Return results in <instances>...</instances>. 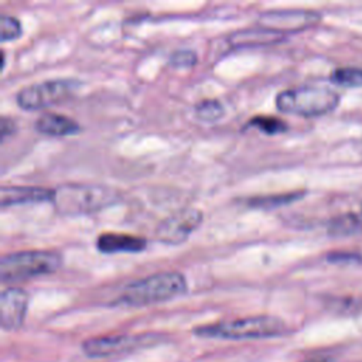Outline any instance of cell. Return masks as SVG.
Instances as JSON below:
<instances>
[{
	"mask_svg": "<svg viewBox=\"0 0 362 362\" xmlns=\"http://www.w3.org/2000/svg\"><path fill=\"white\" fill-rule=\"evenodd\" d=\"M122 192L100 182H64L52 189V206L64 216L90 215L117 204Z\"/></svg>",
	"mask_w": 362,
	"mask_h": 362,
	"instance_id": "cell-1",
	"label": "cell"
},
{
	"mask_svg": "<svg viewBox=\"0 0 362 362\" xmlns=\"http://www.w3.org/2000/svg\"><path fill=\"white\" fill-rule=\"evenodd\" d=\"M187 279L180 272H158L129 283L112 303L116 307H146L185 294Z\"/></svg>",
	"mask_w": 362,
	"mask_h": 362,
	"instance_id": "cell-2",
	"label": "cell"
},
{
	"mask_svg": "<svg viewBox=\"0 0 362 362\" xmlns=\"http://www.w3.org/2000/svg\"><path fill=\"white\" fill-rule=\"evenodd\" d=\"M192 332L199 338L212 339H263L286 334L287 325L274 315H250L199 325L195 327Z\"/></svg>",
	"mask_w": 362,
	"mask_h": 362,
	"instance_id": "cell-3",
	"label": "cell"
},
{
	"mask_svg": "<svg viewBox=\"0 0 362 362\" xmlns=\"http://www.w3.org/2000/svg\"><path fill=\"white\" fill-rule=\"evenodd\" d=\"M62 266V255L52 249L20 250L1 256V283H17L33 277L51 274Z\"/></svg>",
	"mask_w": 362,
	"mask_h": 362,
	"instance_id": "cell-4",
	"label": "cell"
},
{
	"mask_svg": "<svg viewBox=\"0 0 362 362\" xmlns=\"http://www.w3.org/2000/svg\"><path fill=\"white\" fill-rule=\"evenodd\" d=\"M339 103V95L325 86L300 85L280 90L276 96V107L288 115L304 117L322 116L332 112Z\"/></svg>",
	"mask_w": 362,
	"mask_h": 362,
	"instance_id": "cell-5",
	"label": "cell"
},
{
	"mask_svg": "<svg viewBox=\"0 0 362 362\" xmlns=\"http://www.w3.org/2000/svg\"><path fill=\"white\" fill-rule=\"evenodd\" d=\"M79 83L72 79H48L21 88L16 102L23 110H41L74 98Z\"/></svg>",
	"mask_w": 362,
	"mask_h": 362,
	"instance_id": "cell-6",
	"label": "cell"
},
{
	"mask_svg": "<svg viewBox=\"0 0 362 362\" xmlns=\"http://www.w3.org/2000/svg\"><path fill=\"white\" fill-rule=\"evenodd\" d=\"M154 342H157V337L150 334L100 335L85 339L82 342V352L89 358H106L123 352H130Z\"/></svg>",
	"mask_w": 362,
	"mask_h": 362,
	"instance_id": "cell-7",
	"label": "cell"
},
{
	"mask_svg": "<svg viewBox=\"0 0 362 362\" xmlns=\"http://www.w3.org/2000/svg\"><path fill=\"white\" fill-rule=\"evenodd\" d=\"M204 214L197 208H182L165 216L156 228V238L164 245L175 246L184 243L197 230Z\"/></svg>",
	"mask_w": 362,
	"mask_h": 362,
	"instance_id": "cell-8",
	"label": "cell"
},
{
	"mask_svg": "<svg viewBox=\"0 0 362 362\" xmlns=\"http://www.w3.org/2000/svg\"><path fill=\"white\" fill-rule=\"evenodd\" d=\"M321 16L310 10H273L263 11L257 17L259 27L281 35L305 30L320 21Z\"/></svg>",
	"mask_w": 362,
	"mask_h": 362,
	"instance_id": "cell-9",
	"label": "cell"
},
{
	"mask_svg": "<svg viewBox=\"0 0 362 362\" xmlns=\"http://www.w3.org/2000/svg\"><path fill=\"white\" fill-rule=\"evenodd\" d=\"M28 293L20 287H7L0 294V324L4 331H16L24 324L28 310Z\"/></svg>",
	"mask_w": 362,
	"mask_h": 362,
	"instance_id": "cell-10",
	"label": "cell"
},
{
	"mask_svg": "<svg viewBox=\"0 0 362 362\" xmlns=\"http://www.w3.org/2000/svg\"><path fill=\"white\" fill-rule=\"evenodd\" d=\"M96 249L100 253H137L143 252L147 246V240L143 236L119 233V232H103L96 238Z\"/></svg>",
	"mask_w": 362,
	"mask_h": 362,
	"instance_id": "cell-11",
	"label": "cell"
},
{
	"mask_svg": "<svg viewBox=\"0 0 362 362\" xmlns=\"http://www.w3.org/2000/svg\"><path fill=\"white\" fill-rule=\"evenodd\" d=\"M51 198L52 189L37 185H3L0 188V205L3 208L30 202H51Z\"/></svg>",
	"mask_w": 362,
	"mask_h": 362,
	"instance_id": "cell-12",
	"label": "cell"
},
{
	"mask_svg": "<svg viewBox=\"0 0 362 362\" xmlns=\"http://www.w3.org/2000/svg\"><path fill=\"white\" fill-rule=\"evenodd\" d=\"M34 129L44 136L66 137L76 134L81 130V126L69 116L55 112H45L37 117L34 122Z\"/></svg>",
	"mask_w": 362,
	"mask_h": 362,
	"instance_id": "cell-13",
	"label": "cell"
},
{
	"mask_svg": "<svg viewBox=\"0 0 362 362\" xmlns=\"http://www.w3.org/2000/svg\"><path fill=\"white\" fill-rule=\"evenodd\" d=\"M284 35L270 31L263 27L243 28L232 33L228 37L230 47L233 48H250V47H264L280 42Z\"/></svg>",
	"mask_w": 362,
	"mask_h": 362,
	"instance_id": "cell-14",
	"label": "cell"
},
{
	"mask_svg": "<svg viewBox=\"0 0 362 362\" xmlns=\"http://www.w3.org/2000/svg\"><path fill=\"white\" fill-rule=\"evenodd\" d=\"M304 191H291L283 194H267V195H255L245 199V204L249 208L255 209H274L283 205H288L300 198H303Z\"/></svg>",
	"mask_w": 362,
	"mask_h": 362,
	"instance_id": "cell-15",
	"label": "cell"
},
{
	"mask_svg": "<svg viewBox=\"0 0 362 362\" xmlns=\"http://www.w3.org/2000/svg\"><path fill=\"white\" fill-rule=\"evenodd\" d=\"M327 232L329 236H334V238L351 236L362 232V223L356 212H348V214L332 218L328 222Z\"/></svg>",
	"mask_w": 362,
	"mask_h": 362,
	"instance_id": "cell-16",
	"label": "cell"
},
{
	"mask_svg": "<svg viewBox=\"0 0 362 362\" xmlns=\"http://www.w3.org/2000/svg\"><path fill=\"white\" fill-rule=\"evenodd\" d=\"M249 127L250 129L252 127L257 129L262 133L269 134V136L284 133L288 129V126H287V123L284 120H281L277 116H272V115H257V116H253L245 124V129H249Z\"/></svg>",
	"mask_w": 362,
	"mask_h": 362,
	"instance_id": "cell-17",
	"label": "cell"
},
{
	"mask_svg": "<svg viewBox=\"0 0 362 362\" xmlns=\"http://www.w3.org/2000/svg\"><path fill=\"white\" fill-rule=\"evenodd\" d=\"M331 82L344 88H361L362 86V68L358 66H339L329 75Z\"/></svg>",
	"mask_w": 362,
	"mask_h": 362,
	"instance_id": "cell-18",
	"label": "cell"
},
{
	"mask_svg": "<svg viewBox=\"0 0 362 362\" xmlns=\"http://www.w3.org/2000/svg\"><path fill=\"white\" fill-rule=\"evenodd\" d=\"M194 113L201 122L214 123L225 116V107L218 99H204L194 106Z\"/></svg>",
	"mask_w": 362,
	"mask_h": 362,
	"instance_id": "cell-19",
	"label": "cell"
},
{
	"mask_svg": "<svg viewBox=\"0 0 362 362\" xmlns=\"http://www.w3.org/2000/svg\"><path fill=\"white\" fill-rule=\"evenodd\" d=\"M0 23H1V42L13 41L21 37L23 25L17 17L3 13Z\"/></svg>",
	"mask_w": 362,
	"mask_h": 362,
	"instance_id": "cell-20",
	"label": "cell"
},
{
	"mask_svg": "<svg viewBox=\"0 0 362 362\" xmlns=\"http://www.w3.org/2000/svg\"><path fill=\"white\" fill-rule=\"evenodd\" d=\"M170 64L177 68H191L197 64V54L191 49H177L170 55Z\"/></svg>",
	"mask_w": 362,
	"mask_h": 362,
	"instance_id": "cell-21",
	"label": "cell"
},
{
	"mask_svg": "<svg viewBox=\"0 0 362 362\" xmlns=\"http://www.w3.org/2000/svg\"><path fill=\"white\" fill-rule=\"evenodd\" d=\"M17 126L16 122L11 117L7 116H1V127H0V136H1V141H4L8 136H11L16 132Z\"/></svg>",
	"mask_w": 362,
	"mask_h": 362,
	"instance_id": "cell-22",
	"label": "cell"
},
{
	"mask_svg": "<svg viewBox=\"0 0 362 362\" xmlns=\"http://www.w3.org/2000/svg\"><path fill=\"white\" fill-rule=\"evenodd\" d=\"M328 260L329 262H335V263H338V262H345V263H348V262H359L361 260V256L359 255H356V253H344V252H339V253H331V255H328Z\"/></svg>",
	"mask_w": 362,
	"mask_h": 362,
	"instance_id": "cell-23",
	"label": "cell"
},
{
	"mask_svg": "<svg viewBox=\"0 0 362 362\" xmlns=\"http://www.w3.org/2000/svg\"><path fill=\"white\" fill-rule=\"evenodd\" d=\"M304 362H328V359L327 358H311V359H307V361H304Z\"/></svg>",
	"mask_w": 362,
	"mask_h": 362,
	"instance_id": "cell-24",
	"label": "cell"
},
{
	"mask_svg": "<svg viewBox=\"0 0 362 362\" xmlns=\"http://www.w3.org/2000/svg\"><path fill=\"white\" fill-rule=\"evenodd\" d=\"M356 215H358V218H359V221H361V223H362V204H361V208H359V211L356 212Z\"/></svg>",
	"mask_w": 362,
	"mask_h": 362,
	"instance_id": "cell-25",
	"label": "cell"
}]
</instances>
